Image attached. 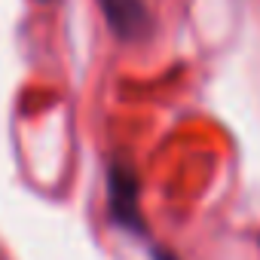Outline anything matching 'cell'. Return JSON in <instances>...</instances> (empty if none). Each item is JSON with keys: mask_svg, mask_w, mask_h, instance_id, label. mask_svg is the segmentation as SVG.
Instances as JSON below:
<instances>
[{"mask_svg": "<svg viewBox=\"0 0 260 260\" xmlns=\"http://www.w3.org/2000/svg\"><path fill=\"white\" fill-rule=\"evenodd\" d=\"M107 193H110V217L125 230L141 233L144 223H141V211H138V178L125 162L110 166Z\"/></svg>", "mask_w": 260, "mask_h": 260, "instance_id": "6da1fadb", "label": "cell"}, {"mask_svg": "<svg viewBox=\"0 0 260 260\" xmlns=\"http://www.w3.org/2000/svg\"><path fill=\"white\" fill-rule=\"evenodd\" d=\"M98 7L119 40H141L150 31V10L144 0H98Z\"/></svg>", "mask_w": 260, "mask_h": 260, "instance_id": "7a4b0ae2", "label": "cell"}, {"mask_svg": "<svg viewBox=\"0 0 260 260\" xmlns=\"http://www.w3.org/2000/svg\"><path fill=\"white\" fill-rule=\"evenodd\" d=\"M156 260H178L175 254H169V251H156Z\"/></svg>", "mask_w": 260, "mask_h": 260, "instance_id": "3957f363", "label": "cell"}]
</instances>
